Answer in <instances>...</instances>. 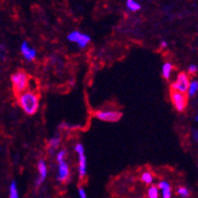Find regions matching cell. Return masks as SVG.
Listing matches in <instances>:
<instances>
[{"label": "cell", "instance_id": "6da1fadb", "mask_svg": "<svg viewBox=\"0 0 198 198\" xmlns=\"http://www.w3.org/2000/svg\"><path fill=\"white\" fill-rule=\"evenodd\" d=\"M18 103L23 111L28 115L35 114L40 106V97L31 91H24L18 95Z\"/></svg>", "mask_w": 198, "mask_h": 198}, {"label": "cell", "instance_id": "7a4b0ae2", "mask_svg": "<svg viewBox=\"0 0 198 198\" xmlns=\"http://www.w3.org/2000/svg\"><path fill=\"white\" fill-rule=\"evenodd\" d=\"M11 82L13 84V89L16 94H21L25 91L28 85V76L23 71H17L11 76Z\"/></svg>", "mask_w": 198, "mask_h": 198}, {"label": "cell", "instance_id": "3957f363", "mask_svg": "<svg viewBox=\"0 0 198 198\" xmlns=\"http://www.w3.org/2000/svg\"><path fill=\"white\" fill-rule=\"evenodd\" d=\"M171 100L172 103L175 106V108L178 111H184V109L187 106V96L186 94L181 93V92L175 91L171 89Z\"/></svg>", "mask_w": 198, "mask_h": 198}, {"label": "cell", "instance_id": "277c9868", "mask_svg": "<svg viewBox=\"0 0 198 198\" xmlns=\"http://www.w3.org/2000/svg\"><path fill=\"white\" fill-rule=\"evenodd\" d=\"M189 84L190 82H189V79H188V76L185 74V73H180L177 77V80H176L172 84V86H171V89L185 94L188 91Z\"/></svg>", "mask_w": 198, "mask_h": 198}, {"label": "cell", "instance_id": "5b68a950", "mask_svg": "<svg viewBox=\"0 0 198 198\" xmlns=\"http://www.w3.org/2000/svg\"><path fill=\"white\" fill-rule=\"evenodd\" d=\"M75 151L77 152L78 156H79V177L80 179L83 180L87 173V163L84 153V147L81 144H77L75 147Z\"/></svg>", "mask_w": 198, "mask_h": 198}, {"label": "cell", "instance_id": "8992f818", "mask_svg": "<svg viewBox=\"0 0 198 198\" xmlns=\"http://www.w3.org/2000/svg\"><path fill=\"white\" fill-rule=\"evenodd\" d=\"M68 40L70 41H73V43H77L78 46H79L81 49H84L86 46L89 44V41H91L89 36L84 35V33H81L80 31H72L71 33H69L68 36Z\"/></svg>", "mask_w": 198, "mask_h": 198}, {"label": "cell", "instance_id": "52a82bcc", "mask_svg": "<svg viewBox=\"0 0 198 198\" xmlns=\"http://www.w3.org/2000/svg\"><path fill=\"white\" fill-rule=\"evenodd\" d=\"M95 116L100 120L108 121V123H115L118 121L123 116V113L119 111H97Z\"/></svg>", "mask_w": 198, "mask_h": 198}, {"label": "cell", "instance_id": "ba28073f", "mask_svg": "<svg viewBox=\"0 0 198 198\" xmlns=\"http://www.w3.org/2000/svg\"><path fill=\"white\" fill-rule=\"evenodd\" d=\"M20 51H21V53H22L23 57L28 61L35 60V58L36 56V52L33 50V49H30L28 47L26 41H23L22 43V45H21V47H20Z\"/></svg>", "mask_w": 198, "mask_h": 198}, {"label": "cell", "instance_id": "9c48e42d", "mask_svg": "<svg viewBox=\"0 0 198 198\" xmlns=\"http://www.w3.org/2000/svg\"><path fill=\"white\" fill-rule=\"evenodd\" d=\"M70 171H69V167H68L67 163L66 162H62L59 164V175H58V180L60 181H66L69 177Z\"/></svg>", "mask_w": 198, "mask_h": 198}, {"label": "cell", "instance_id": "30bf717a", "mask_svg": "<svg viewBox=\"0 0 198 198\" xmlns=\"http://www.w3.org/2000/svg\"><path fill=\"white\" fill-rule=\"evenodd\" d=\"M38 172H40V178L36 181V186H40L41 183L45 181L46 177H47V173H48V170H47V166H46V163L45 161H40L38 162Z\"/></svg>", "mask_w": 198, "mask_h": 198}, {"label": "cell", "instance_id": "8fae6325", "mask_svg": "<svg viewBox=\"0 0 198 198\" xmlns=\"http://www.w3.org/2000/svg\"><path fill=\"white\" fill-rule=\"evenodd\" d=\"M159 188L162 190L163 198H171V187L169 183L166 181H162L159 183Z\"/></svg>", "mask_w": 198, "mask_h": 198}, {"label": "cell", "instance_id": "7c38bea8", "mask_svg": "<svg viewBox=\"0 0 198 198\" xmlns=\"http://www.w3.org/2000/svg\"><path fill=\"white\" fill-rule=\"evenodd\" d=\"M171 72H172V65H171L170 63H165L162 68V73H163L164 78H165V79H169Z\"/></svg>", "mask_w": 198, "mask_h": 198}, {"label": "cell", "instance_id": "4fadbf2b", "mask_svg": "<svg viewBox=\"0 0 198 198\" xmlns=\"http://www.w3.org/2000/svg\"><path fill=\"white\" fill-rule=\"evenodd\" d=\"M197 90H198V82L197 81H192L189 84V87H188V95L190 97H193L195 94L197 93Z\"/></svg>", "mask_w": 198, "mask_h": 198}, {"label": "cell", "instance_id": "5bb4252c", "mask_svg": "<svg viewBox=\"0 0 198 198\" xmlns=\"http://www.w3.org/2000/svg\"><path fill=\"white\" fill-rule=\"evenodd\" d=\"M126 6H128V8L131 11H136L141 8V4H139L138 2L133 1V0H128V1H126Z\"/></svg>", "mask_w": 198, "mask_h": 198}, {"label": "cell", "instance_id": "9a60e30c", "mask_svg": "<svg viewBox=\"0 0 198 198\" xmlns=\"http://www.w3.org/2000/svg\"><path fill=\"white\" fill-rule=\"evenodd\" d=\"M9 198H18V191H17V187H16L15 182H12L10 184V194H9Z\"/></svg>", "mask_w": 198, "mask_h": 198}, {"label": "cell", "instance_id": "2e32d148", "mask_svg": "<svg viewBox=\"0 0 198 198\" xmlns=\"http://www.w3.org/2000/svg\"><path fill=\"white\" fill-rule=\"evenodd\" d=\"M141 181L146 184H151L153 182V175L150 172H145L141 175Z\"/></svg>", "mask_w": 198, "mask_h": 198}, {"label": "cell", "instance_id": "e0dca14e", "mask_svg": "<svg viewBox=\"0 0 198 198\" xmlns=\"http://www.w3.org/2000/svg\"><path fill=\"white\" fill-rule=\"evenodd\" d=\"M148 195H149V198H158V196H159L158 188L156 186L150 187L148 190Z\"/></svg>", "mask_w": 198, "mask_h": 198}, {"label": "cell", "instance_id": "ac0fdd59", "mask_svg": "<svg viewBox=\"0 0 198 198\" xmlns=\"http://www.w3.org/2000/svg\"><path fill=\"white\" fill-rule=\"evenodd\" d=\"M59 145H60V138L59 136H54L50 140V147L51 149H52V153L53 151L55 150V149H57Z\"/></svg>", "mask_w": 198, "mask_h": 198}, {"label": "cell", "instance_id": "d6986e66", "mask_svg": "<svg viewBox=\"0 0 198 198\" xmlns=\"http://www.w3.org/2000/svg\"><path fill=\"white\" fill-rule=\"evenodd\" d=\"M178 193H179L183 198L189 197V191H188V189L185 187H180L179 189H178Z\"/></svg>", "mask_w": 198, "mask_h": 198}, {"label": "cell", "instance_id": "ffe728a7", "mask_svg": "<svg viewBox=\"0 0 198 198\" xmlns=\"http://www.w3.org/2000/svg\"><path fill=\"white\" fill-rule=\"evenodd\" d=\"M65 157H66V151L65 150H62V151L59 152L58 155H57V161L59 162V164L62 163V162H65Z\"/></svg>", "mask_w": 198, "mask_h": 198}, {"label": "cell", "instance_id": "44dd1931", "mask_svg": "<svg viewBox=\"0 0 198 198\" xmlns=\"http://www.w3.org/2000/svg\"><path fill=\"white\" fill-rule=\"evenodd\" d=\"M188 72L190 74H194V73L197 72V66L196 65H190L189 68H188Z\"/></svg>", "mask_w": 198, "mask_h": 198}, {"label": "cell", "instance_id": "7402d4cb", "mask_svg": "<svg viewBox=\"0 0 198 198\" xmlns=\"http://www.w3.org/2000/svg\"><path fill=\"white\" fill-rule=\"evenodd\" d=\"M79 195H80V197H81V198H87V196H86V192H85V190L83 189L82 187H80V188H79Z\"/></svg>", "mask_w": 198, "mask_h": 198}, {"label": "cell", "instance_id": "603a6c76", "mask_svg": "<svg viewBox=\"0 0 198 198\" xmlns=\"http://www.w3.org/2000/svg\"><path fill=\"white\" fill-rule=\"evenodd\" d=\"M194 140L197 141V131H194Z\"/></svg>", "mask_w": 198, "mask_h": 198}, {"label": "cell", "instance_id": "cb8c5ba5", "mask_svg": "<svg viewBox=\"0 0 198 198\" xmlns=\"http://www.w3.org/2000/svg\"><path fill=\"white\" fill-rule=\"evenodd\" d=\"M162 46H163V47H167V43L163 41H162Z\"/></svg>", "mask_w": 198, "mask_h": 198}]
</instances>
